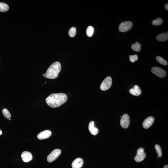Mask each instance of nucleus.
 Masks as SVG:
<instances>
[{
  "instance_id": "nucleus-22",
  "label": "nucleus",
  "mask_w": 168,
  "mask_h": 168,
  "mask_svg": "<svg viewBox=\"0 0 168 168\" xmlns=\"http://www.w3.org/2000/svg\"><path fill=\"white\" fill-rule=\"evenodd\" d=\"M2 112L4 117L7 119H9L11 117L10 113L7 109H3Z\"/></svg>"
},
{
  "instance_id": "nucleus-4",
  "label": "nucleus",
  "mask_w": 168,
  "mask_h": 168,
  "mask_svg": "<svg viewBox=\"0 0 168 168\" xmlns=\"http://www.w3.org/2000/svg\"><path fill=\"white\" fill-rule=\"evenodd\" d=\"M133 24L131 21L123 22L119 25V30L121 32H124L129 31L132 27Z\"/></svg>"
},
{
  "instance_id": "nucleus-28",
  "label": "nucleus",
  "mask_w": 168,
  "mask_h": 168,
  "mask_svg": "<svg viewBox=\"0 0 168 168\" xmlns=\"http://www.w3.org/2000/svg\"><path fill=\"white\" fill-rule=\"evenodd\" d=\"M45 74H43V76H45Z\"/></svg>"
},
{
  "instance_id": "nucleus-6",
  "label": "nucleus",
  "mask_w": 168,
  "mask_h": 168,
  "mask_svg": "<svg viewBox=\"0 0 168 168\" xmlns=\"http://www.w3.org/2000/svg\"><path fill=\"white\" fill-rule=\"evenodd\" d=\"M146 156V154L144 152L143 148H140L138 149L137 154L134 159L136 162H139L144 160Z\"/></svg>"
},
{
  "instance_id": "nucleus-21",
  "label": "nucleus",
  "mask_w": 168,
  "mask_h": 168,
  "mask_svg": "<svg viewBox=\"0 0 168 168\" xmlns=\"http://www.w3.org/2000/svg\"><path fill=\"white\" fill-rule=\"evenodd\" d=\"M155 148L156 150V152H157L158 156L159 157H162V149L161 147L158 144H156L155 146Z\"/></svg>"
},
{
  "instance_id": "nucleus-18",
  "label": "nucleus",
  "mask_w": 168,
  "mask_h": 168,
  "mask_svg": "<svg viewBox=\"0 0 168 168\" xmlns=\"http://www.w3.org/2000/svg\"><path fill=\"white\" fill-rule=\"evenodd\" d=\"M94 29L93 26H89L86 30V34L89 37H91L94 34Z\"/></svg>"
},
{
  "instance_id": "nucleus-20",
  "label": "nucleus",
  "mask_w": 168,
  "mask_h": 168,
  "mask_svg": "<svg viewBox=\"0 0 168 168\" xmlns=\"http://www.w3.org/2000/svg\"><path fill=\"white\" fill-rule=\"evenodd\" d=\"M162 20L161 18H158L152 21V24L154 26H159L162 24Z\"/></svg>"
},
{
  "instance_id": "nucleus-23",
  "label": "nucleus",
  "mask_w": 168,
  "mask_h": 168,
  "mask_svg": "<svg viewBox=\"0 0 168 168\" xmlns=\"http://www.w3.org/2000/svg\"><path fill=\"white\" fill-rule=\"evenodd\" d=\"M76 32V28L74 27L71 28L69 29V36L71 37H74L75 35Z\"/></svg>"
},
{
  "instance_id": "nucleus-29",
  "label": "nucleus",
  "mask_w": 168,
  "mask_h": 168,
  "mask_svg": "<svg viewBox=\"0 0 168 168\" xmlns=\"http://www.w3.org/2000/svg\"><path fill=\"white\" fill-rule=\"evenodd\" d=\"M9 119V120H11V119Z\"/></svg>"
},
{
  "instance_id": "nucleus-5",
  "label": "nucleus",
  "mask_w": 168,
  "mask_h": 168,
  "mask_svg": "<svg viewBox=\"0 0 168 168\" xmlns=\"http://www.w3.org/2000/svg\"><path fill=\"white\" fill-rule=\"evenodd\" d=\"M61 150L56 149L53 150L48 156L47 161L48 162H51L57 159L61 154Z\"/></svg>"
},
{
  "instance_id": "nucleus-14",
  "label": "nucleus",
  "mask_w": 168,
  "mask_h": 168,
  "mask_svg": "<svg viewBox=\"0 0 168 168\" xmlns=\"http://www.w3.org/2000/svg\"><path fill=\"white\" fill-rule=\"evenodd\" d=\"M129 92L132 95L137 96L140 95L142 91L138 86L135 85L133 87L130 89Z\"/></svg>"
},
{
  "instance_id": "nucleus-8",
  "label": "nucleus",
  "mask_w": 168,
  "mask_h": 168,
  "mask_svg": "<svg viewBox=\"0 0 168 168\" xmlns=\"http://www.w3.org/2000/svg\"><path fill=\"white\" fill-rule=\"evenodd\" d=\"M130 124V118L127 114H124L121 117L120 121L121 125L123 128L126 129L129 127Z\"/></svg>"
},
{
  "instance_id": "nucleus-19",
  "label": "nucleus",
  "mask_w": 168,
  "mask_h": 168,
  "mask_svg": "<svg viewBox=\"0 0 168 168\" xmlns=\"http://www.w3.org/2000/svg\"><path fill=\"white\" fill-rule=\"evenodd\" d=\"M156 61L158 62L159 64L163 65L164 66H167V63L165 60L160 56H158L156 57Z\"/></svg>"
},
{
  "instance_id": "nucleus-3",
  "label": "nucleus",
  "mask_w": 168,
  "mask_h": 168,
  "mask_svg": "<svg viewBox=\"0 0 168 168\" xmlns=\"http://www.w3.org/2000/svg\"><path fill=\"white\" fill-rule=\"evenodd\" d=\"M112 84V78L108 76L101 83L100 88L102 91H106L110 89Z\"/></svg>"
},
{
  "instance_id": "nucleus-17",
  "label": "nucleus",
  "mask_w": 168,
  "mask_h": 168,
  "mask_svg": "<svg viewBox=\"0 0 168 168\" xmlns=\"http://www.w3.org/2000/svg\"><path fill=\"white\" fill-rule=\"evenodd\" d=\"M9 7L7 4L2 2L0 3V11L5 12L9 10Z\"/></svg>"
},
{
  "instance_id": "nucleus-13",
  "label": "nucleus",
  "mask_w": 168,
  "mask_h": 168,
  "mask_svg": "<svg viewBox=\"0 0 168 168\" xmlns=\"http://www.w3.org/2000/svg\"><path fill=\"white\" fill-rule=\"evenodd\" d=\"M84 164V161L81 158H78L73 161L72 164L73 168H80Z\"/></svg>"
},
{
  "instance_id": "nucleus-2",
  "label": "nucleus",
  "mask_w": 168,
  "mask_h": 168,
  "mask_svg": "<svg viewBox=\"0 0 168 168\" xmlns=\"http://www.w3.org/2000/svg\"><path fill=\"white\" fill-rule=\"evenodd\" d=\"M61 69V65L60 62H56L53 63L48 68L45 78L51 79H56L58 77Z\"/></svg>"
},
{
  "instance_id": "nucleus-12",
  "label": "nucleus",
  "mask_w": 168,
  "mask_h": 168,
  "mask_svg": "<svg viewBox=\"0 0 168 168\" xmlns=\"http://www.w3.org/2000/svg\"><path fill=\"white\" fill-rule=\"evenodd\" d=\"M89 129L91 133L94 135L97 134L99 132V129L95 126L94 121H91L89 123Z\"/></svg>"
},
{
  "instance_id": "nucleus-7",
  "label": "nucleus",
  "mask_w": 168,
  "mask_h": 168,
  "mask_svg": "<svg viewBox=\"0 0 168 168\" xmlns=\"http://www.w3.org/2000/svg\"><path fill=\"white\" fill-rule=\"evenodd\" d=\"M153 73L158 77L162 78L165 77L166 72L164 70L160 67H154L151 69Z\"/></svg>"
},
{
  "instance_id": "nucleus-9",
  "label": "nucleus",
  "mask_w": 168,
  "mask_h": 168,
  "mask_svg": "<svg viewBox=\"0 0 168 168\" xmlns=\"http://www.w3.org/2000/svg\"><path fill=\"white\" fill-rule=\"evenodd\" d=\"M154 121V118L153 116L148 117L144 121L143 123V127L144 129H147L152 125Z\"/></svg>"
},
{
  "instance_id": "nucleus-27",
  "label": "nucleus",
  "mask_w": 168,
  "mask_h": 168,
  "mask_svg": "<svg viewBox=\"0 0 168 168\" xmlns=\"http://www.w3.org/2000/svg\"><path fill=\"white\" fill-rule=\"evenodd\" d=\"M2 131L1 130V129H0V135H1L2 134Z\"/></svg>"
},
{
  "instance_id": "nucleus-25",
  "label": "nucleus",
  "mask_w": 168,
  "mask_h": 168,
  "mask_svg": "<svg viewBox=\"0 0 168 168\" xmlns=\"http://www.w3.org/2000/svg\"><path fill=\"white\" fill-rule=\"evenodd\" d=\"M164 7L165 8V9L166 10H168V4H166L164 6Z\"/></svg>"
},
{
  "instance_id": "nucleus-24",
  "label": "nucleus",
  "mask_w": 168,
  "mask_h": 168,
  "mask_svg": "<svg viewBox=\"0 0 168 168\" xmlns=\"http://www.w3.org/2000/svg\"><path fill=\"white\" fill-rule=\"evenodd\" d=\"M129 61L131 62L134 63L138 59V56L137 55H133L129 56Z\"/></svg>"
},
{
  "instance_id": "nucleus-10",
  "label": "nucleus",
  "mask_w": 168,
  "mask_h": 168,
  "mask_svg": "<svg viewBox=\"0 0 168 168\" xmlns=\"http://www.w3.org/2000/svg\"><path fill=\"white\" fill-rule=\"evenodd\" d=\"M52 133L49 130H46L41 132L37 135L38 139L40 140H42L48 138L51 135Z\"/></svg>"
},
{
  "instance_id": "nucleus-11",
  "label": "nucleus",
  "mask_w": 168,
  "mask_h": 168,
  "mask_svg": "<svg viewBox=\"0 0 168 168\" xmlns=\"http://www.w3.org/2000/svg\"><path fill=\"white\" fill-rule=\"evenodd\" d=\"M21 157L24 162H28L32 159V156L30 152L28 151H24L21 154Z\"/></svg>"
},
{
  "instance_id": "nucleus-16",
  "label": "nucleus",
  "mask_w": 168,
  "mask_h": 168,
  "mask_svg": "<svg viewBox=\"0 0 168 168\" xmlns=\"http://www.w3.org/2000/svg\"><path fill=\"white\" fill-rule=\"evenodd\" d=\"M141 45L138 42H136L134 44H132L131 48L134 51L136 52H139L141 49Z\"/></svg>"
},
{
  "instance_id": "nucleus-15",
  "label": "nucleus",
  "mask_w": 168,
  "mask_h": 168,
  "mask_svg": "<svg viewBox=\"0 0 168 168\" xmlns=\"http://www.w3.org/2000/svg\"><path fill=\"white\" fill-rule=\"evenodd\" d=\"M156 39L159 41H164L167 40L168 39V32L158 35Z\"/></svg>"
},
{
  "instance_id": "nucleus-1",
  "label": "nucleus",
  "mask_w": 168,
  "mask_h": 168,
  "mask_svg": "<svg viewBox=\"0 0 168 168\" xmlns=\"http://www.w3.org/2000/svg\"><path fill=\"white\" fill-rule=\"evenodd\" d=\"M68 97L64 93H55L51 94L46 98V104L50 107L57 108L64 104L67 101Z\"/></svg>"
},
{
  "instance_id": "nucleus-26",
  "label": "nucleus",
  "mask_w": 168,
  "mask_h": 168,
  "mask_svg": "<svg viewBox=\"0 0 168 168\" xmlns=\"http://www.w3.org/2000/svg\"><path fill=\"white\" fill-rule=\"evenodd\" d=\"M163 168H168V165L167 164L165 166H164Z\"/></svg>"
}]
</instances>
